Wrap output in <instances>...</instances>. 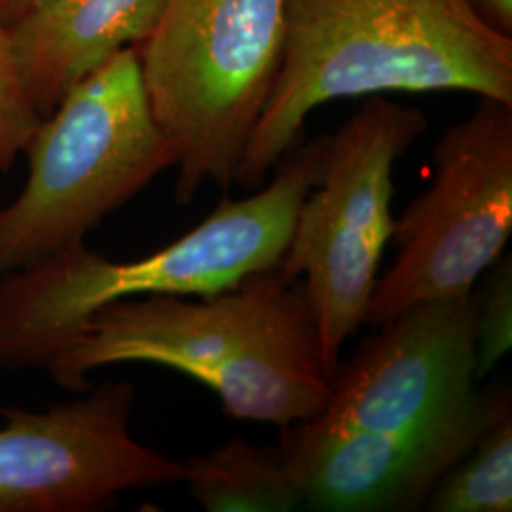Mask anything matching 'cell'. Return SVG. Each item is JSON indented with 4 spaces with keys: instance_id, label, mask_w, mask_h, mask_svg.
Here are the masks:
<instances>
[{
    "instance_id": "cell-1",
    "label": "cell",
    "mask_w": 512,
    "mask_h": 512,
    "mask_svg": "<svg viewBox=\"0 0 512 512\" xmlns=\"http://www.w3.org/2000/svg\"><path fill=\"white\" fill-rule=\"evenodd\" d=\"M116 363H154L207 385L236 420L289 427L329 401L330 374L298 279L274 270L219 293L128 298L95 311L46 370L86 393L88 374Z\"/></svg>"
},
{
    "instance_id": "cell-2",
    "label": "cell",
    "mask_w": 512,
    "mask_h": 512,
    "mask_svg": "<svg viewBox=\"0 0 512 512\" xmlns=\"http://www.w3.org/2000/svg\"><path fill=\"white\" fill-rule=\"evenodd\" d=\"M395 92H467L512 105V37L467 0H285L279 73L234 183H266L317 107Z\"/></svg>"
},
{
    "instance_id": "cell-3",
    "label": "cell",
    "mask_w": 512,
    "mask_h": 512,
    "mask_svg": "<svg viewBox=\"0 0 512 512\" xmlns=\"http://www.w3.org/2000/svg\"><path fill=\"white\" fill-rule=\"evenodd\" d=\"M329 135L296 147L275 177L243 200H224L152 255L114 262L86 243L37 266L0 274V368H48L93 313L152 294L207 296L279 266L302 202L317 184Z\"/></svg>"
},
{
    "instance_id": "cell-4",
    "label": "cell",
    "mask_w": 512,
    "mask_h": 512,
    "mask_svg": "<svg viewBox=\"0 0 512 512\" xmlns=\"http://www.w3.org/2000/svg\"><path fill=\"white\" fill-rule=\"evenodd\" d=\"M23 152L25 186L0 209V274L84 243L101 220L177 164L150 109L137 46L74 84Z\"/></svg>"
},
{
    "instance_id": "cell-5",
    "label": "cell",
    "mask_w": 512,
    "mask_h": 512,
    "mask_svg": "<svg viewBox=\"0 0 512 512\" xmlns=\"http://www.w3.org/2000/svg\"><path fill=\"white\" fill-rule=\"evenodd\" d=\"M285 0H167L137 46L156 122L177 154L175 202L226 190L274 90Z\"/></svg>"
},
{
    "instance_id": "cell-6",
    "label": "cell",
    "mask_w": 512,
    "mask_h": 512,
    "mask_svg": "<svg viewBox=\"0 0 512 512\" xmlns=\"http://www.w3.org/2000/svg\"><path fill=\"white\" fill-rule=\"evenodd\" d=\"M425 129L420 109L370 95L329 135L323 173L298 209L277 272L302 283L329 374L344 344L365 325L393 238V169Z\"/></svg>"
},
{
    "instance_id": "cell-7",
    "label": "cell",
    "mask_w": 512,
    "mask_h": 512,
    "mask_svg": "<svg viewBox=\"0 0 512 512\" xmlns=\"http://www.w3.org/2000/svg\"><path fill=\"white\" fill-rule=\"evenodd\" d=\"M433 162V183L395 220L397 256L366 308L372 329L414 304L473 294L511 238L512 105L480 97L440 135Z\"/></svg>"
},
{
    "instance_id": "cell-8",
    "label": "cell",
    "mask_w": 512,
    "mask_h": 512,
    "mask_svg": "<svg viewBox=\"0 0 512 512\" xmlns=\"http://www.w3.org/2000/svg\"><path fill=\"white\" fill-rule=\"evenodd\" d=\"M44 410L0 406V512H93L184 482V461L129 433L135 385L105 382Z\"/></svg>"
},
{
    "instance_id": "cell-9",
    "label": "cell",
    "mask_w": 512,
    "mask_h": 512,
    "mask_svg": "<svg viewBox=\"0 0 512 512\" xmlns=\"http://www.w3.org/2000/svg\"><path fill=\"white\" fill-rule=\"evenodd\" d=\"M507 412V389H475L454 410L399 431H315L300 421L281 427L279 448L310 509L420 511Z\"/></svg>"
},
{
    "instance_id": "cell-10",
    "label": "cell",
    "mask_w": 512,
    "mask_h": 512,
    "mask_svg": "<svg viewBox=\"0 0 512 512\" xmlns=\"http://www.w3.org/2000/svg\"><path fill=\"white\" fill-rule=\"evenodd\" d=\"M476 294L410 306L366 336L330 374L315 431H399L439 418L475 393Z\"/></svg>"
},
{
    "instance_id": "cell-11",
    "label": "cell",
    "mask_w": 512,
    "mask_h": 512,
    "mask_svg": "<svg viewBox=\"0 0 512 512\" xmlns=\"http://www.w3.org/2000/svg\"><path fill=\"white\" fill-rule=\"evenodd\" d=\"M167 0H42L8 27L23 90L44 118L82 78L154 31Z\"/></svg>"
},
{
    "instance_id": "cell-12",
    "label": "cell",
    "mask_w": 512,
    "mask_h": 512,
    "mask_svg": "<svg viewBox=\"0 0 512 512\" xmlns=\"http://www.w3.org/2000/svg\"><path fill=\"white\" fill-rule=\"evenodd\" d=\"M184 482L209 512H285L302 505L279 444L226 440L209 454L186 459Z\"/></svg>"
},
{
    "instance_id": "cell-13",
    "label": "cell",
    "mask_w": 512,
    "mask_h": 512,
    "mask_svg": "<svg viewBox=\"0 0 512 512\" xmlns=\"http://www.w3.org/2000/svg\"><path fill=\"white\" fill-rule=\"evenodd\" d=\"M423 509L512 511V410L495 421L475 448L442 476Z\"/></svg>"
},
{
    "instance_id": "cell-14",
    "label": "cell",
    "mask_w": 512,
    "mask_h": 512,
    "mask_svg": "<svg viewBox=\"0 0 512 512\" xmlns=\"http://www.w3.org/2000/svg\"><path fill=\"white\" fill-rule=\"evenodd\" d=\"M482 293L476 294V374L488 376L512 346L511 256L497 258Z\"/></svg>"
},
{
    "instance_id": "cell-15",
    "label": "cell",
    "mask_w": 512,
    "mask_h": 512,
    "mask_svg": "<svg viewBox=\"0 0 512 512\" xmlns=\"http://www.w3.org/2000/svg\"><path fill=\"white\" fill-rule=\"evenodd\" d=\"M42 116L23 90L10 52L8 29L0 21V173L10 171Z\"/></svg>"
},
{
    "instance_id": "cell-16",
    "label": "cell",
    "mask_w": 512,
    "mask_h": 512,
    "mask_svg": "<svg viewBox=\"0 0 512 512\" xmlns=\"http://www.w3.org/2000/svg\"><path fill=\"white\" fill-rule=\"evenodd\" d=\"M476 14L501 35L512 37V0H467Z\"/></svg>"
},
{
    "instance_id": "cell-17",
    "label": "cell",
    "mask_w": 512,
    "mask_h": 512,
    "mask_svg": "<svg viewBox=\"0 0 512 512\" xmlns=\"http://www.w3.org/2000/svg\"><path fill=\"white\" fill-rule=\"evenodd\" d=\"M42 0H0V21L8 29L14 21L33 10Z\"/></svg>"
}]
</instances>
